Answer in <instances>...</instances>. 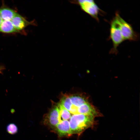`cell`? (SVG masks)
I'll return each mask as SVG.
<instances>
[{"mask_svg": "<svg viewBox=\"0 0 140 140\" xmlns=\"http://www.w3.org/2000/svg\"><path fill=\"white\" fill-rule=\"evenodd\" d=\"M54 128L60 136H69L72 135L69 122L68 120L59 122Z\"/></svg>", "mask_w": 140, "mask_h": 140, "instance_id": "obj_7", "label": "cell"}, {"mask_svg": "<svg viewBox=\"0 0 140 140\" xmlns=\"http://www.w3.org/2000/svg\"><path fill=\"white\" fill-rule=\"evenodd\" d=\"M6 69L5 66L4 64H0V74H3V71Z\"/></svg>", "mask_w": 140, "mask_h": 140, "instance_id": "obj_12", "label": "cell"}, {"mask_svg": "<svg viewBox=\"0 0 140 140\" xmlns=\"http://www.w3.org/2000/svg\"><path fill=\"white\" fill-rule=\"evenodd\" d=\"M59 112V122L64 120H69L71 116L69 112L59 103L57 105Z\"/></svg>", "mask_w": 140, "mask_h": 140, "instance_id": "obj_10", "label": "cell"}, {"mask_svg": "<svg viewBox=\"0 0 140 140\" xmlns=\"http://www.w3.org/2000/svg\"><path fill=\"white\" fill-rule=\"evenodd\" d=\"M59 112L57 106L52 108L48 114L45 120L52 128H54L59 123Z\"/></svg>", "mask_w": 140, "mask_h": 140, "instance_id": "obj_6", "label": "cell"}, {"mask_svg": "<svg viewBox=\"0 0 140 140\" xmlns=\"http://www.w3.org/2000/svg\"><path fill=\"white\" fill-rule=\"evenodd\" d=\"M95 117L83 114L72 115L69 121L71 134L79 135L87 129L93 127L95 123Z\"/></svg>", "mask_w": 140, "mask_h": 140, "instance_id": "obj_1", "label": "cell"}, {"mask_svg": "<svg viewBox=\"0 0 140 140\" xmlns=\"http://www.w3.org/2000/svg\"><path fill=\"white\" fill-rule=\"evenodd\" d=\"M78 4L82 10L97 21H99V15L103 11L94 1L92 0H77L72 2Z\"/></svg>", "mask_w": 140, "mask_h": 140, "instance_id": "obj_4", "label": "cell"}, {"mask_svg": "<svg viewBox=\"0 0 140 140\" xmlns=\"http://www.w3.org/2000/svg\"><path fill=\"white\" fill-rule=\"evenodd\" d=\"M2 19L1 17V16L0 14V26L2 23Z\"/></svg>", "mask_w": 140, "mask_h": 140, "instance_id": "obj_13", "label": "cell"}, {"mask_svg": "<svg viewBox=\"0 0 140 140\" xmlns=\"http://www.w3.org/2000/svg\"><path fill=\"white\" fill-rule=\"evenodd\" d=\"M109 37L113 44V47L110 52L113 53H117L118 47L124 40L121 34L117 18L115 16L111 21Z\"/></svg>", "mask_w": 140, "mask_h": 140, "instance_id": "obj_2", "label": "cell"}, {"mask_svg": "<svg viewBox=\"0 0 140 140\" xmlns=\"http://www.w3.org/2000/svg\"><path fill=\"white\" fill-rule=\"evenodd\" d=\"M6 130L9 134L13 135L16 134L18 132V128L16 124L13 123L8 124L6 128Z\"/></svg>", "mask_w": 140, "mask_h": 140, "instance_id": "obj_11", "label": "cell"}, {"mask_svg": "<svg viewBox=\"0 0 140 140\" xmlns=\"http://www.w3.org/2000/svg\"><path fill=\"white\" fill-rule=\"evenodd\" d=\"M116 17L123 39L125 40L136 41L139 38L138 34L135 31L131 25L124 20L120 16L118 11L116 12Z\"/></svg>", "mask_w": 140, "mask_h": 140, "instance_id": "obj_3", "label": "cell"}, {"mask_svg": "<svg viewBox=\"0 0 140 140\" xmlns=\"http://www.w3.org/2000/svg\"><path fill=\"white\" fill-rule=\"evenodd\" d=\"M11 22L15 29L20 33L24 34L26 33L24 30L25 28L30 25H35L34 21H29L17 13L12 19Z\"/></svg>", "mask_w": 140, "mask_h": 140, "instance_id": "obj_5", "label": "cell"}, {"mask_svg": "<svg viewBox=\"0 0 140 140\" xmlns=\"http://www.w3.org/2000/svg\"><path fill=\"white\" fill-rule=\"evenodd\" d=\"M17 13L16 10L9 8L3 2L0 7V14L4 20H11Z\"/></svg>", "mask_w": 140, "mask_h": 140, "instance_id": "obj_8", "label": "cell"}, {"mask_svg": "<svg viewBox=\"0 0 140 140\" xmlns=\"http://www.w3.org/2000/svg\"><path fill=\"white\" fill-rule=\"evenodd\" d=\"M0 32L3 33H20L14 28L11 20H2L0 26Z\"/></svg>", "mask_w": 140, "mask_h": 140, "instance_id": "obj_9", "label": "cell"}]
</instances>
